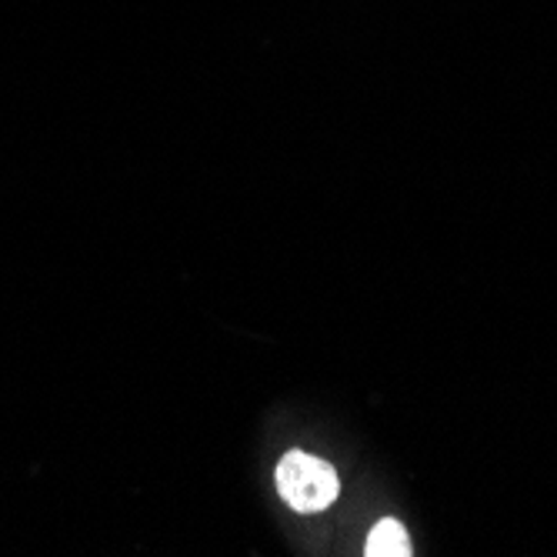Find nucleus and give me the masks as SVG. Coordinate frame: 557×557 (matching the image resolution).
<instances>
[{
	"label": "nucleus",
	"mask_w": 557,
	"mask_h": 557,
	"mask_svg": "<svg viewBox=\"0 0 557 557\" xmlns=\"http://www.w3.org/2000/svg\"><path fill=\"white\" fill-rule=\"evenodd\" d=\"M274 481H277L281 500L297 515H321L341 497V478L334 465L297 447L281 458Z\"/></svg>",
	"instance_id": "obj_1"
},
{
	"label": "nucleus",
	"mask_w": 557,
	"mask_h": 557,
	"mask_svg": "<svg viewBox=\"0 0 557 557\" xmlns=\"http://www.w3.org/2000/svg\"><path fill=\"white\" fill-rule=\"evenodd\" d=\"M364 554L368 557H411L414 547H411V537H408V528L394 518H384L371 528L368 534V544H364Z\"/></svg>",
	"instance_id": "obj_2"
}]
</instances>
